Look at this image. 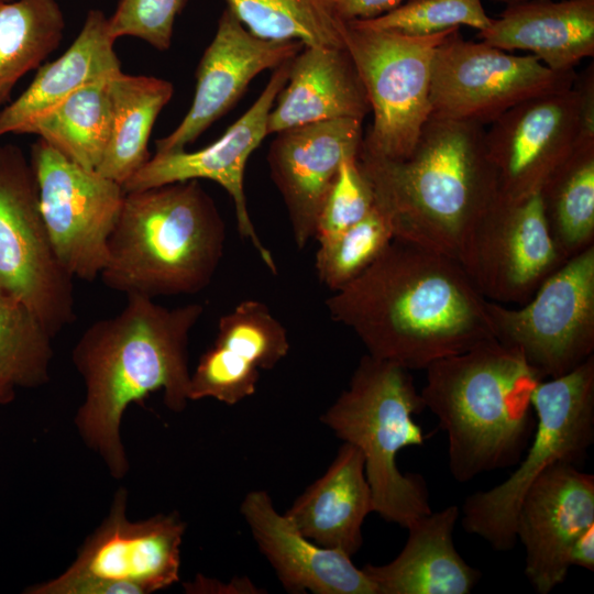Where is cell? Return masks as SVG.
Here are the masks:
<instances>
[{"instance_id": "e575fe53", "label": "cell", "mask_w": 594, "mask_h": 594, "mask_svg": "<svg viewBox=\"0 0 594 594\" xmlns=\"http://www.w3.org/2000/svg\"><path fill=\"white\" fill-rule=\"evenodd\" d=\"M373 189L358 155L344 158L320 208L314 238L323 244L365 218L374 208Z\"/></svg>"}, {"instance_id": "8fae6325", "label": "cell", "mask_w": 594, "mask_h": 594, "mask_svg": "<svg viewBox=\"0 0 594 594\" xmlns=\"http://www.w3.org/2000/svg\"><path fill=\"white\" fill-rule=\"evenodd\" d=\"M494 339L518 351L542 378L594 355V245L568 258L522 305L487 300Z\"/></svg>"}, {"instance_id": "603a6c76", "label": "cell", "mask_w": 594, "mask_h": 594, "mask_svg": "<svg viewBox=\"0 0 594 594\" xmlns=\"http://www.w3.org/2000/svg\"><path fill=\"white\" fill-rule=\"evenodd\" d=\"M459 517L455 505L420 517L407 528V541L393 561L365 564L362 569L376 594H469L481 572L454 547Z\"/></svg>"}, {"instance_id": "83f0119b", "label": "cell", "mask_w": 594, "mask_h": 594, "mask_svg": "<svg viewBox=\"0 0 594 594\" xmlns=\"http://www.w3.org/2000/svg\"><path fill=\"white\" fill-rule=\"evenodd\" d=\"M110 80L77 90L35 120L25 133L37 135L77 165L96 170L110 138Z\"/></svg>"}, {"instance_id": "d6a6232c", "label": "cell", "mask_w": 594, "mask_h": 594, "mask_svg": "<svg viewBox=\"0 0 594 594\" xmlns=\"http://www.w3.org/2000/svg\"><path fill=\"white\" fill-rule=\"evenodd\" d=\"M394 239L392 228L376 206L362 220L332 240L319 244L318 278L336 292L362 274Z\"/></svg>"}, {"instance_id": "6da1fadb", "label": "cell", "mask_w": 594, "mask_h": 594, "mask_svg": "<svg viewBox=\"0 0 594 594\" xmlns=\"http://www.w3.org/2000/svg\"><path fill=\"white\" fill-rule=\"evenodd\" d=\"M367 354L408 371L494 339L487 299L454 258L393 239L358 277L326 300Z\"/></svg>"}, {"instance_id": "d4e9b609", "label": "cell", "mask_w": 594, "mask_h": 594, "mask_svg": "<svg viewBox=\"0 0 594 594\" xmlns=\"http://www.w3.org/2000/svg\"><path fill=\"white\" fill-rule=\"evenodd\" d=\"M114 41L106 14L90 10L70 46L55 61L41 65L28 88L0 110V136L25 133L35 120L77 90L121 74Z\"/></svg>"}, {"instance_id": "277c9868", "label": "cell", "mask_w": 594, "mask_h": 594, "mask_svg": "<svg viewBox=\"0 0 594 594\" xmlns=\"http://www.w3.org/2000/svg\"><path fill=\"white\" fill-rule=\"evenodd\" d=\"M425 371L420 395L447 435L453 479L516 466L535 432L531 396L543 381L522 355L490 339Z\"/></svg>"}, {"instance_id": "f1b7e54d", "label": "cell", "mask_w": 594, "mask_h": 594, "mask_svg": "<svg viewBox=\"0 0 594 594\" xmlns=\"http://www.w3.org/2000/svg\"><path fill=\"white\" fill-rule=\"evenodd\" d=\"M64 28L57 0L0 1V108L16 82L59 45Z\"/></svg>"}, {"instance_id": "8d00e7d4", "label": "cell", "mask_w": 594, "mask_h": 594, "mask_svg": "<svg viewBox=\"0 0 594 594\" xmlns=\"http://www.w3.org/2000/svg\"><path fill=\"white\" fill-rule=\"evenodd\" d=\"M404 0H334L338 15L344 22L377 18L397 8Z\"/></svg>"}, {"instance_id": "f546056e", "label": "cell", "mask_w": 594, "mask_h": 594, "mask_svg": "<svg viewBox=\"0 0 594 594\" xmlns=\"http://www.w3.org/2000/svg\"><path fill=\"white\" fill-rule=\"evenodd\" d=\"M244 28L270 41H299L305 46L344 47L345 23L334 0H226Z\"/></svg>"}, {"instance_id": "7a4b0ae2", "label": "cell", "mask_w": 594, "mask_h": 594, "mask_svg": "<svg viewBox=\"0 0 594 594\" xmlns=\"http://www.w3.org/2000/svg\"><path fill=\"white\" fill-rule=\"evenodd\" d=\"M127 297L119 314L91 323L72 351L86 388L75 426L118 480L130 468L121 438L125 409L158 391L169 410L185 409L189 333L204 312L198 302L167 308L145 296Z\"/></svg>"}, {"instance_id": "484cf974", "label": "cell", "mask_w": 594, "mask_h": 594, "mask_svg": "<svg viewBox=\"0 0 594 594\" xmlns=\"http://www.w3.org/2000/svg\"><path fill=\"white\" fill-rule=\"evenodd\" d=\"M174 94L170 81L123 72L110 80L111 130L99 174L124 185L151 157L148 140Z\"/></svg>"}, {"instance_id": "d590c367", "label": "cell", "mask_w": 594, "mask_h": 594, "mask_svg": "<svg viewBox=\"0 0 594 594\" xmlns=\"http://www.w3.org/2000/svg\"><path fill=\"white\" fill-rule=\"evenodd\" d=\"M187 0H119L108 18L109 32L117 40L134 36L158 51L169 48L176 16Z\"/></svg>"}, {"instance_id": "d6986e66", "label": "cell", "mask_w": 594, "mask_h": 594, "mask_svg": "<svg viewBox=\"0 0 594 594\" xmlns=\"http://www.w3.org/2000/svg\"><path fill=\"white\" fill-rule=\"evenodd\" d=\"M268 155L271 177L285 202L297 248L315 235L322 202L342 161L359 154L362 121L337 119L276 133Z\"/></svg>"}, {"instance_id": "cb8c5ba5", "label": "cell", "mask_w": 594, "mask_h": 594, "mask_svg": "<svg viewBox=\"0 0 594 594\" xmlns=\"http://www.w3.org/2000/svg\"><path fill=\"white\" fill-rule=\"evenodd\" d=\"M372 512L364 457L355 446L343 442L327 471L284 515L311 541L352 557L362 547V526Z\"/></svg>"}, {"instance_id": "2e32d148", "label": "cell", "mask_w": 594, "mask_h": 594, "mask_svg": "<svg viewBox=\"0 0 594 594\" xmlns=\"http://www.w3.org/2000/svg\"><path fill=\"white\" fill-rule=\"evenodd\" d=\"M289 65L290 61L275 68L255 102L216 142L194 152H156L123 185L128 193L191 179L219 184L233 200L241 237L253 245L272 273L277 272L275 260L261 241L248 210L244 170L250 155L268 134V114L287 81Z\"/></svg>"}, {"instance_id": "30bf717a", "label": "cell", "mask_w": 594, "mask_h": 594, "mask_svg": "<svg viewBox=\"0 0 594 594\" xmlns=\"http://www.w3.org/2000/svg\"><path fill=\"white\" fill-rule=\"evenodd\" d=\"M73 279L53 250L30 160L16 145H0V292L54 338L76 318Z\"/></svg>"}, {"instance_id": "836d02e7", "label": "cell", "mask_w": 594, "mask_h": 594, "mask_svg": "<svg viewBox=\"0 0 594 594\" xmlns=\"http://www.w3.org/2000/svg\"><path fill=\"white\" fill-rule=\"evenodd\" d=\"M352 22L377 30L396 31L408 35H431L468 25L483 31L490 18L482 0H409L374 19Z\"/></svg>"}, {"instance_id": "60d3db41", "label": "cell", "mask_w": 594, "mask_h": 594, "mask_svg": "<svg viewBox=\"0 0 594 594\" xmlns=\"http://www.w3.org/2000/svg\"><path fill=\"white\" fill-rule=\"evenodd\" d=\"M498 2H502V3H505L506 6L508 4H513V3H517V2H522V1H527V0H496Z\"/></svg>"}, {"instance_id": "7c38bea8", "label": "cell", "mask_w": 594, "mask_h": 594, "mask_svg": "<svg viewBox=\"0 0 594 594\" xmlns=\"http://www.w3.org/2000/svg\"><path fill=\"white\" fill-rule=\"evenodd\" d=\"M576 76L553 72L532 55L465 40L455 29L433 54L430 116L485 127L527 99L571 88Z\"/></svg>"}, {"instance_id": "f35d334b", "label": "cell", "mask_w": 594, "mask_h": 594, "mask_svg": "<svg viewBox=\"0 0 594 594\" xmlns=\"http://www.w3.org/2000/svg\"><path fill=\"white\" fill-rule=\"evenodd\" d=\"M570 565L594 571V527L583 532L573 543L569 557Z\"/></svg>"}, {"instance_id": "3957f363", "label": "cell", "mask_w": 594, "mask_h": 594, "mask_svg": "<svg viewBox=\"0 0 594 594\" xmlns=\"http://www.w3.org/2000/svg\"><path fill=\"white\" fill-rule=\"evenodd\" d=\"M358 162L394 239L461 264L498 195L483 125L430 116L407 157L387 160L359 151Z\"/></svg>"}, {"instance_id": "8992f818", "label": "cell", "mask_w": 594, "mask_h": 594, "mask_svg": "<svg viewBox=\"0 0 594 594\" xmlns=\"http://www.w3.org/2000/svg\"><path fill=\"white\" fill-rule=\"evenodd\" d=\"M425 409L410 371L366 354L321 416L339 439L362 452L374 512L404 528L432 512L425 479L402 473L396 463L402 449L425 443L414 419Z\"/></svg>"}, {"instance_id": "e0dca14e", "label": "cell", "mask_w": 594, "mask_h": 594, "mask_svg": "<svg viewBox=\"0 0 594 594\" xmlns=\"http://www.w3.org/2000/svg\"><path fill=\"white\" fill-rule=\"evenodd\" d=\"M594 527V475L557 463L524 495L515 522L525 549V575L539 594L565 581L575 540Z\"/></svg>"}, {"instance_id": "9c48e42d", "label": "cell", "mask_w": 594, "mask_h": 594, "mask_svg": "<svg viewBox=\"0 0 594 594\" xmlns=\"http://www.w3.org/2000/svg\"><path fill=\"white\" fill-rule=\"evenodd\" d=\"M455 29L431 35L377 30L352 21L343 30L349 52L369 97L373 122L360 152L387 160L407 157L431 113L433 54Z\"/></svg>"}, {"instance_id": "4fadbf2b", "label": "cell", "mask_w": 594, "mask_h": 594, "mask_svg": "<svg viewBox=\"0 0 594 594\" xmlns=\"http://www.w3.org/2000/svg\"><path fill=\"white\" fill-rule=\"evenodd\" d=\"M43 220L63 268L92 282L107 263L108 241L125 191L119 183L72 162L38 139L31 148Z\"/></svg>"}, {"instance_id": "74e56055", "label": "cell", "mask_w": 594, "mask_h": 594, "mask_svg": "<svg viewBox=\"0 0 594 594\" xmlns=\"http://www.w3.org/2000/svg\"><path fill=\"white\" fill-rule=\"evenodd\" d=\"M187 593H218V594H255L262 593L249 579H235L228 583L208 579L198 574L195 580L184 583Z\"/></svg>"}, {"instance_id": "7402d4cb", "label": "cell", "mask_w": 594, "mask_h": 594, "mask_svg": "<svg viewBox=\"0 0 594 594\" xmlns=\"http://www.w3.org/2000/svg\"><path fill=\"white\" fill-rule=\"evenodd\" d=\"M479 37L503 51H528L553 72H573L594 55V0L508 4Z\"/></svg>"}, {"instance_id": "1f68e13d", "label": "cell", "mask_w": 594, "mask_h": 594, "mask_svg": "<svg viewBox=\"0 0 594 594\" xmlns=\"http://www.w3.org/2000/svg\"><path fill=\"white\" fill-rule=\"evenodd\" d=\"M210 348L239 365L271 370L288 354L289 341L286 329L268 307L249 299L220 318Z\"/></svg>"}, {"instance_id": "ac0fdd59", "label": "cell", "mask_w": 594, "mask_h": 594, "mask_svg": "<svg viewBox=\"0 0 594 594\" xmlns=\"http://www.w3.org/2000/svg\"><path fill=\"white\" fill-rule=\"evenodd\" d=\"M304 47L299 41L255 36L227 7L199 62L193 103L178 127L156 141V152L185 148L229 111L255 76L292 61Z\"/></svg>"}, {"instance_id": "5b68a950", "label": "cell", "mask_w": 594, "mask_h": 594, "mask_svg": "<svg viewBox=\"0 0 594 594\" xmlns=\"http://www.w3.org/2000/svg\"><path fill=\"white\" fill-rule=\"evenodd\" d=\"M226 235L215 201L197 179L128 191L99 277L127 296L195 294L216 274Z\"/></svg>"}, {"instance_id": "4dcf8cb0", "label": "cell", "mask_w": 594, "mask_h": 594, "mask_svg": "<svg viewBox=\"0 0 594 594\" xmlns=\"http://www.w3.org/2000/svg\"><path fill=\"white\" fill-rule=\"evenodd\" d=\"M53 337L20 300L0 292V382L37 388L50 381Z\"/></svg>"}, {"instance_id": "44dd1931", "label": "cell", "mask_w": 594, "mask_h": 594, "mask_svg": "<svg viewBox=\"0 0 594 594\" xmlns=\"http://www.w3.org/2000/svg\"><path fill=\"white\" fill-rule=\"evenodd\" d=\"M277 102L271 109L267 133L322 121H363L371 106L345 47L305 46L292 61Z\"/></svg>"}, {"instance_id": "ab89813d", "label": "cell", "mask_w": 594, "mask_h": 594, "mask_svg": "<svg viewBox=\"0 0 594 594\" xmlns=\"http://www.w3.org/2000/svg\"><path fill=\"white\" fill-rule=\"evenodd\" d=\"M14 388L0 382V405H7L14 398Z\"/></svg>"}, {"instance_id": "4316f807", "label": "cell", "mask_w": 594, "mask_h": 594, "mask_svg": "<svg viewBox=\"0 0 594 594\" xmlns=\"http://www.w3.org/2000/svg\"><path fill=\"white\" fill-rule=\"evenodd\" d=\"M539 193L564 261L594 245V141H580Z\"/></svg>"}, {"instance_id": "ba28073f", "label": "cell", "mask_w": 594, "mask_h": 594, "mask_svg": "<svg viewBox=\"0 0 594 594\" xmlns=\"http://www.w3.org/2000/svg\"><path fill=\"white\" fill-rule=\"evenodd\" d=\"M128 497L120 487L73 563L23 593L148 594L178 582L185 522L176 512L132 521L127 516Z\"/></svg>"}, {"instance_id": "9a60e30c", "label": "cell", "mask_w": 594, "mask_h": 594, "mask_svg": "<svg viewBox=\"0 0 594 594\" xmlns=\"http://www.w3.org/2000/svg\"><path fill=\"white\" fill-rule=\"evenodd\" d=\"M580 141V95L575 84L507 110L485 129L498 196L513 199L539 193Z\"/></svg>"}, {"instance_id": "b9f144b4", "label": "cell", "mask_w": 594, "mask_h": 594, "mask_svg": "<svg viewBox=\"0 0 594 594\" xmlns=\"http://www.w3.org/2000/svg\"><path fill=\"white\" fill-rule=\"evenodd\" d=\"M0 1H11V0H0Z\"/></svg>"}, {"instance_id": "52a82bcc", "label": "cell", "mask_w": 594, "mask_h": 594, "mask_svg": "<svg viewBox=\"0 0 594 594\" xmlns=\"http://www.w3.org/2000/svg\"><path fill=\"white\" fill-rule=\"evenodd\" d=\"M531 403L537 424L515 470L498 485L468 496L460 510L463 529L496 551L516 546L517 512L535 480L557 463L580 466L585 460L594 442V355L539 382Z\"/></svg>"}, {"instance_id": "5bb4252c", "label": "cell", "mask_w": 594, "mask_h": 594, "mask_svg": "<svg viewBox=\"0 0 594 594\" xmlns=\"http://www.w3.org/2000/svg\"><path fill=\"white\" fill-rule=\"evenodd\" d=\"M564 262L549 232L540 193H535L513 199L497 195L461 265L487 300L519 306Z\"/></svg>"}, {"instance_id": "ffe728a7", "label": "cell", "mask_w": 594, "mask_h": 594, "mask_svg": "<svg viewBox=\"0 0 594 594\" xmlns=\"http://www.w3.org/2000/svg\"><path fill=\"white\" fill-rule=\"evenodd\" d=\"M240 512L261 552L287 592L376 594L375 586L351 557L317 544L279 514L267 492H249Z\"/></svg>"}]
</instances>
